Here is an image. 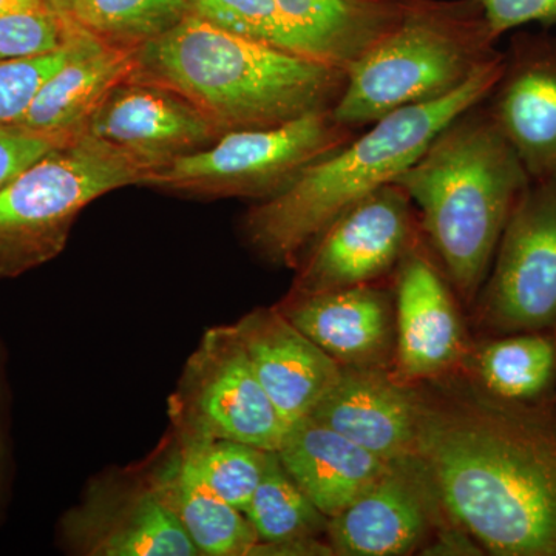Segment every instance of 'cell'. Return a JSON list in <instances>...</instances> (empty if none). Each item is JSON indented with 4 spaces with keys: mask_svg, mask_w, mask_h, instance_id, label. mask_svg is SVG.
Masks as SVG:
<instances>
[{
    "mask_svg": "<svg viewBox=\"0 0 556 556\" xmlns=\"http://www.w3.org/2000/svg\"><path fill=\"white\" fill-rule=\"evenodd\" d=\"M416 456L445 514L490 554L556 556L554 427L501 404H424Z\"/></svg>",
    "mask_w": 556,
    "mask_h": 556,
    "instance_id": "cell-1",
    "label": "cell"
},
{
    "mask_svg": "<svg viewBox=\"0 0 556 556\" xmlns=\"http://www.w3.org/2000/svg\"><path fill=\"white\" fill-rule=\"evenodd\" d=\"M135 78L169 87L222 134L260 129L334 109L346 73L189 13L137 50Z\"/></svg>",
    "mask_w": 556,
    "mask_h": 556,
    "instance_id": "cell-2",
    "label": "cell"
},
{
    "mask_svg": "<svg viewBox=\"0 0 556 556\" xmlns=\"http://www.w3.org/2000/svg\"><path fill=\"white\" fill-rule=\"evenodd\" d=\"M504 68L500 60L441 100L396 110L306 167L287 189L258 201L244 218L248 243L269 262L295 268L311 244L348 208L391 185L456 116L484 102Z\"/></svg>",
    "mask_w": 556,
    "mask_h": 556,
    "instance_id": "cell-3",
    "label": "cell"
},
{
    "mask_svg": "<svg viewBox=\"0 0 556 556\" xmlns=\"http://www.w3.org/2000/svg\"><path fill=\"white\" fill-rule=\"evenodd\" d=\"M530 179L485 101L456 116L394 185L464 298L478 294L497 243Z\"/></svg>",
    "mask_w": 556,
    "mask_h": 556,
    "instance_id": "cell-4",
    "label": "cell"
},
{
    "mask_svg": "<svg viewBox=\"0 0 556 556\" xmlns=\"http://www.w3.org/2000/svg\"><path fill=\"white\" fill-rule=\"evenodd\" d=\"M471 0H404L396 27L346 72L331 110L362 130L396 110L441 100L503 56Z\"/></svg>",
    "mask_w": 556,
    "mask_h": 556,
    "instance_id": "cell-5",
    "label": "cell"
},
{
    "mask_svg": "<svg viewBox=\"0 0 556 556\" xmlns=\"http://www.w3.org/2000/svg\"><path fill=\"white\" fill-rule=\"evenodd\" d=\"M152 170L115 146L80 134L0 188V278H16L67 247L84 207Z\"/></svg>",
    "mask_w": 556,
    "mask_h": 556,
    "instance_id": "cell-6",
    "label": "cell"
},
{
    "mask_svg": "<svg viewBox=\"0 0 556 556\" xmlns=\"http://www.w3.org/2000/svg\"><path fill=\"white\" fill-rule=\"evenodd\" d=\"M356 135L331 110L278 126L226 131L207 148L149 170L141 186L182 195L262 201L287 189L306 167Z\"/></svg>",
    "mask_w": 556,
    "mask_h": 556,
    "instance_id": "cell-7",
    "label": "cell"
},
{
    "mask_svg": "<svg viewBox=\"0 0 556 556\" xmlns=\"http://www.w3.org/2000/svg\"><path fill=\"white\" fill-rule=\"evenodd\" d=\"M167 407L179 441L230 439L277 452L289 428L255 376L236 325L204 332Z\"/></svg>",
    "mask_w": 556,
    "mask_h": 556,
    "instance_id": "cell-8",
    "label": "cell"
},
{
    "mask_svg": "<svg viewBox=\"0 0 556 556\" xmlns=\"http://www.w3.org/2000/svg\"><path fill=\"white\" fill-rule=\"evenodd\" d=\"M482 318L501 334L556 328V177L532 179L486 274Z\"/></svg>",
    "mask_w": 556,
    "mask_h": 556,
    "instance_id": "cell-9",
    "label": "cell"
},
{
    "mask_svg": "<svg viewBox=\"0 0 556 556\" xmlns=\"http://www.w3.org/2000/svg\"><path fill=\"white\" fill-rule=\"evenodd\" d=\"M413 203L401 186H383L343 212L311 244L291 294L371 285L415 244Z\"/></svg>",
    "mask_w": 556,
    "mask_h": 556,
    "instance_id": "cell-10",
    "label": "cell"
},
{
    "mask_svg": "<svg viewBox=\"0 0 556 556\" xmlns=\"http://www.w3.org/2000/svg\"><path fill=\"white\" fill-rule=\"evenodd\" d=\"M62 548L83 556H200L144 475L91 481L58 527Z\"/></svg>",
    "mask_w": 556,
    "mask_h": 556,
    "instance_id": "cell-11",
    "label": "cell"
},
{
    "mask_svg": "<svg viewBox=\"0 0 556 556\" xmlns=\"http://www.w3.org/2000/svg\"><path fill=\"white\" fill-rule=\"evenodd\" d=\"M84 134L144 161L152 169L207 148L223 135L177 91L134 75L110 91Z\"/></svg>",
    "mask_w": 556,
    "mask_h": 556,
    "instance_id": "cell-12",
    "label": "cell"
},
{
    "mask_svg": "<svg viewBox=\"0 0 556 556\" xmlns=\"http://www.w3.org/2000/svg\"><path fill=\"white\" fill-rule=\"evenodd\" d=\"M441 501L424 464L415 457L393 460L383 477L338 517L329 519L334 554H412L430 532Z\"/></svg>",
    "mask_w": 556,
    "mask_h": 556,
    "instance_id": "cell-13",
    "label": "cell"
},
{
    "mask_svg": "<svg viewBox=\"0 0 556 556\" xmlns=\"http://www.w3.org/2000/svg\"><path fill=\"white\" fill-rule=\"evenodd\" d=\"M530 179L556 177V38L519 35L485 100Z\"/></svg>",
    "mask_w": 556,
    "mask_h": 556,
    "instance_id": "cell-14",
    "label": "cell"
},
{
    "mask_svg": "<svg viewBox=\"0 0 556 556\" xmlns=\"http://www.w3.org/2000/svg\"><path fill=\"white\" fill-rule=\"evenodd\" d=\"M255 376L291 426L309 416L338 383L343 367L280 309H257L236 324Z\"/></svg>",
    "mask_w": 556,
    "mask_h": 556,
    "instance_id": "cell-15",
    "label": "cell"
},
{
    "mask_svg": "<svg viewBox=\"0 0 556 556\" xmlns=\"http://www.w3.org/2000/svg\"><path fill=\"white\" fill-rule=\"evenodd\" d=\"M424 402L379 368H343L311 417L388 463L417 455Z\"/></svg>",
    "mask_w": 556,
    "mask_h": 556,
    "instance_id": "cell-16",
    "label": "cell"
},
{
    "mask_svg": "<svg viewBox=\"0 0 556 556\" xmlns=\"http://www.w3.org/2000/svg\"><path fill=\"white\" fill-rule=\"evenodd\" d=\"M137 50L110 43L75 21L67 61L40 87L20 124L68 137L83 134L110 91L134 75Z\"/></svg>",
    "mask_w": 556,
    "mask_h": 556,
    "instance_id": "cell-17",
    "label": "cell"
},
{
    "mask_svg": "<svg viewBox=\"0 0 556 556\" xmlns=\"http://www.w3.org/2000/svg\"><path fill=\"white\" fill-rule=\"evenodd\" d=\"M397 367L424 379L455 364L463 328L441 270L417 244L397 266Z\"/></svg>",
    "mask_w": 556,
    "mask_h": 556,
    "instance_id": "cell-18",
    "label": "cell"
},
{
    "mask_svg": "<svg viewBox=\"0 0 556 556\" xmlns=\"http://www.w3.org/2000/svg\"><path fill=\"white\" fill-rule=\"evenodd\" d=\"M278 309L343 368H379L390 351V305L372 285L291 294Z\"/></svg>",
    "mask_w": 556,
    "mask_h": 556,
    "instance_id": "cell-19",
    "label": "cell"
},
{
    "mask_svg": "<svg viewBox=\"0 0 556 556\" xmlns=\"http://www.w3.org/2000/svg\"><path fill=\"white\" fill-rule=\"evenodd\" d=\"M276 453L289 477L328 519L365 495L391 464L311 416L289 426Z\"/></svg>",
    "mask_w": 556,
    "mask_h": 556,
    "instance_id": "cell-20",
    "label": "cell"
},
{
    "mask_svg": "<svg viewBox=\"0 0 556 556\" xmlns=\"http://www.w3.org/2000/svg\"><path fill=\"white\" fill-rule=\"evenodd\" d=\"M300 53L348 72L396 27L404 0H276Z\"/></svg>",
    "mask_w": 556,
    "mask_h": 556,
    "instance_id": "cell-21",
    "label": "cell"
},
{
    "mask_svg": "<svg viewBox=\"0 0 556 556\" xmlns=\"http://www.w3.org/2000/svg\"><path fill=\"white\" fill-rule=\"evenodd\" d=\"M142 475L200 555H255L260 540L244 511L201 484L182 464L175 442Z\"/></svg>",
    "mask_w": 556,
    "mask_h": 556,
    "instance_id": "cell-22",
    "label": "cell"
},
{
    "mask_svg": "<svg viewBox=\"0 0 556 556\" xmlns=\"http://www.w3.org/2000/svg\"><path fill=\"white\" fill-rule=\"evenodd\" d=\"M260 544L255 555H331V546L316 541L327 532L329 519L289 477L276 452L244 508Z\"/></svg>",
    "mask_w": 556,
    "mask_h": 556,
    "instance_id": "cell-23",
    "label": "cell"
},
{
    "mask_svg": "<svg viewBox=\"0 0 556 556\" xmlns=\"http://www.w3.org/2000/svg\"><path fill=\"white\" fill-rule=\"evenodd\" d=\"M555 328L510 332L482 348L478 372L504 407L521 409L546 396L556 380ZM527 413V412H526Z\"/></svg>",
    "mask_w": 556,
    "mask_h": 556,
    "instance_id": "cell-24",
    "label": "cell"
},
{
    "mask_svg": "<svg viewBox=\"0 0 556 556\" xmlns=\"http://www.w3.org/2000/svg\"><path fill=\"white\" fill-rule=\"evenodd\" d=\"M174 442L182 464L201 484L244 511L262 481L270 452L230 439Z\"/></svg>",
    "mask_w": 556,
    "mask_h": 556,
    "instance_id": "cell-25",
    "label": "cell"
},
{
    "mask_svg": "<svg viewBox=\"0 0 556 556\" xmlns=\"http://www.w3.org/2000/svg\"><path fill=\"white\" fill-rule=\"evenodd\" d=\"M190 13L189 0H75L73 20L116 46L138 49Z\"/></svg>",
    "mask_w": 556,
    "mask_h": 556,
    "instance_id": "cell-26",
    "label": "cell"
},
{
    "mask_svg": "<svg viewBox=\"0 0 556 556\" xmlns=\"http://www.w3.org/2000/svg\"><path fill=\"white\" fill-rule=\"evenodd\" d=\"M189 5L190 13L219 28L302 56L276 0H189Z\"/></svg>",
    "mask_w": 556,
    "mask_h": 556,
    "instance_id": "cell-27",
    "label": "cell"
},
{
    "mask_svg": "<svg viewBox=\"0 0 556 556\" xmlns=\"http://www.w3.org/2000/svg\"><path fill=\"white\" fill-rule=\"evenodd\" d=\"M73 17L49 3L0 16V61L33 60L56 53L67 43Z\"/></svg>",
    "mask_w": 556,
    "mask_h": 556,
    "instance_id": "cell-28",
    "label": "cell"
},
{
    "mask_svg": "<svg viewBox=\"0 0 556 556\" xmlns=\"http://www.w3.org/2000/svg\"><path fill=\"white\" fill-rule=\"evenodd\" d=\"M68 54L70 35L56 53L33 60L0 61V124L20 123L24 118L40 87L67 61Z\"/></svg>",
    "mask_w": 556,
    "mask_h": 556,
    "instance_id": "cell-29",
    "label": "cell"
},
{
    "mask_svg": "<svg viewBox=\"0 0 556 556\" xmlns=\"http://www.w3.org/2000/svg\"><path fill=\"white\" fill-rule=\"evenodd\" d=\"M73 138L30 129L20 123L0 124V188L9 185L51 150L67 144Z\"/></svg>",
    "mask_w": 556,
    "mask_h": 556,
    "instance_id": "cell-30",
    "label": "cell"
},
{
    "mask_svg": "<svg viewBox=\"0 0 556 556\" xmlns=\"http://www.w3.org/2000/svg\"><path fill=\"white\" fill-rule=\"evenodd\" d=\"M484 13L496 39L529 24H556V0H471Z\"/></svg>",
    "mask_w": 556,
    "mask_h": 556,
    "instance_id": "cell-31",
    "label": "cell"
},
{
    "mask_svg": "<svg viewBox=\"0 0 556 556\" xmlns=\"http://www.w3.org/2000/svg\"><path fill=\"white\" fill-rule=\"evenodd\" d=\"M10 426V390L7 380V354L0 342V522L9 508L13 485V442Z\"/></svg>",
    "mask_w": 556,
    "mask_h": 556,
    "instance_id": "cell-32",
    "label": "cell"
},
{
    "mask_svg": "<svg viewBox=\"0 0 556 556\" xmlns=\"http://www.w3.org/2000/svg\"><path fill=\"white\" fill-rule=\"evenodd\" d=\"M47 3V0H0V16L9 13V11L31 9V7H39Z\"/></svg>",
    "mask_w": 556,
    "mask_h": 556,
    "instance_id": "cell-33",
    "label": "cell"
},
{
    "mask_svg": "<svg viewBox=\"0 0 556 556\" xmlns=\"http://www.w3.org/2000/svg\"><path fill=\"white\" fill-rule=\"evenodd\" d=\"M51 9L56 10L62 16L73 17L75 0H47Z\"/></svg>",
    "mask_w": 556,
    "mask_h": 556,
    "instance_id": "cell-34",
    "label": "cell"
},
{
    "mask_svg": "<svg viewBox=\"0 0 556 556\" xmlns=\"http://www.w3.org/2000/svg\"><path fill=\"white\" fill-rule=\"evenodd\" d=\"M554 428H555V431H556V427H554Z\"/></svg>",
    "mask_w": 556,
    "mask_h": 556,
    "instance_id": "cell-35",
    "label": "cell"
}]
</instances>
